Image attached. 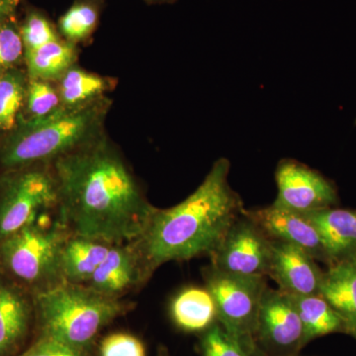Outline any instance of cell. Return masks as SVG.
Returning a JSON list of instances; mask_svg holds the SVG:
<instances>
[{"mask_svg":"<svg viewBox=\"0 0 356 356\" xmlns=\"http://www.w3.org/2000/svg\"><path fill=\"white\" fill-rule=\"evenodd\" d=\"M47 165L8 170L0 180V242L58 208L57 181Z\"/></svg>","mask_w":356,"mask_h":356,"instance_id":"52a82bcc","label":"cell"},{"mask_svg":"<svg viewBox=\"0 0 356 356\" xmlns=\"http://www.w3.org/2000/svg\"><path fill=\"white\" fill-rule=\"evenodd\" d=\"M26 92L27 83L18 70H11L0 76V133L17 127Z\"/></svg>","mask_w":356,"mask_h":356,"instance_id":"603a6c76","label":"cell"},{"mask_svg":"<svg viewBox=\"0 0 356 356\" xmlns=\"http://www.w3.org/2000/svg\"><path fill=\"white\" fill-rule=\"evenodd\" d=\"M277 196L273 205L297 213L336 207V184L317 170L294 159H282L275 172Z\"/></svg>","mask_w":356,"mask_h":356,"instance_id":"30bf717a","label":"cell"},{"mask_svg":"<svg viewBox=\"0 0 356 356\" xmlns=\"http://www.w3.org/2000/svg\"><path fill=\"white\" fill-rule=\"evenodd\" d=\"M21 0H0V24L13 19Z\"/></svg>","mask_w":356,"mask_h":356,"instance_id":"f546056e","label":"cell"},{"mask_svg":"<svg viewBox=\"0 0 356 356\" xmlns=\"http://www.w3.org/2000/svg\"><path fill=\"white\" fill-rule=\"evenodd\" d=\"M273 243L243 210L210 255L211 264L224 273L268 277Z\"/></svg>","mask_w":356,"mask_h":356,"instance_id":"ba28073f","label":"cell"},{"mask_svg":"<svg viewBox=\"0 0 356 356\" xmlns=\"http://www.w3.org/2000/svg\"><path fill=\"white\" fill-rule=\"evenodd\" d=\"M99 356H147L145 344L129 332H117L103 337Z\"/></svg>","mask_w":356,"mask_h":356,"instance_id":"83f0119b","label":"cell"},{"mask_svg":"<svg viewBox=\"0 0 356 356\" xmlns=\"http://www.w3.org/2000/svg\"><path fill=\"white\" fill-rule=\"evenodd\" d=\"M156 356H172L168 353V348H165V346H161V348L158 350V353H156Z\"/></svg>","mask_w":356,"mask_h":356,"instance_id":"4dcf8cb0","label":"cell"},{"mask_svg":"<svg viewBox=\"0 0 356 356\" xmlns=\"http://www.w3.org/2000/svg\"><path fill=\"white\" fill-rule=\"evenodd\" d=\"M41 216L0 242V274L32 294L65 282L60 261L70 233L58 219L47 224Z\"/></svg>","mask_w":356,"mask_h":356,"instance_id":"5b68a950","label":"cell"},{"mask_svg":"<svg viewBox=\"0 0 356 356\" xmlns=\"http://www.w3.org/2000/svg\"><path fill=\"white\" fill-rule=\"evenodd\" d=\"M50 165L58 185V219L70 234L113 245L142 235L156 207L105 138Z\"/></svg>","mask_w":356,"mask_h":356,"instance_id":"6da1fadb","label":"cell"},{"mask_svg":"<svg viewBox=\"0 0 356 356\" xmlns=\"http://www.w3.org/2000/svg\"><path fill=\"white\" fill-rule=\"evenodd\" d=\"M15 356H90L88 353L74 350L48 337H38L24 351Z\"/></svg>","mask_w":356,"mask_h":356,"instance_id":"f1b7e54d","label":"cell"},{"mask_svg":"<svg viewBox=\"0 0 356 356\" xmlns=\"http://www.w3.org/2000/svg\"><path fill=\"white\" fill-rule=\"evenodd\" d=\"M198 336L200 356H255L236 343L218 322Z\"/></svg>","mask_w":356,"mask_h":356,"instance_id":"d4e9b609","label":"cell"},{"mask_svg":"<svg viewBox=\"0 0 356 356\" xmlns=\"http://www.w3.org/2000/svg\"><path fill=\"white\" fill-rule=\"evenodd\" d=\"M19 29L25 54L62 38L58 28L47 15L38 10L29 11Z\"/></svg>","mask_w":356,"mask_h":356,"instance_id":"cb8c5ba5","label":"cell"},{"mask_svg":"<svg viewBox=\"0 0 356 356\" xmlns=\"http://www.w3.org/2000/svg\"><path fill=\"white\" fill-rule=\"evenodd\" d=\"M203 280L216 304L218 323L245 350L262 356L255 331L266 278L235 275L209 266L203 269Z\"/></svg>","mask_w":356,"mask_h":356,"instance_id":"8992f818","label":"cell"},{"mask_svg":"<svg viewBox=\"0 0 356 356\" xmlns=\"http://www.w3.org/2000/svg\"><path fill=\"white\" fill-rule=\"evenodd\" d=\"M25 57L24 44L20 29L13 19L0 24V76L14 70L18 62Z\"/></svg>","mask_w":356,"mask_h":356,"instance_id":"4316f807","label":"cell"},{"mask_svg":"<svg viewBox=\"0 0 356 356\" xmlns=\"http://www.w3.org/2000/svg\"><path fill=\"white\" fill-rule=\"evenodd\" d=\"M76 44L60 38L25 54L30 79L60 81L74 67L76 60Z\"/></svg>","mask_w":356,"mask_h":356,"instance_id":"ffe728a7","label":"cell"},{"mask_svg":"<svg viewBox=\"0 0 356 356\" xmlns=\"http://www.w3.org/2000/svg\"><path fill=\"white\" fill-rule=\"evenodd\" d=\"M147 3L156 4V3H168V2H173L175 0H145Z\"/></svg>","mask_w":356,"mask_h":356,"instance_id":"1f68e13d","label":"cell"},{"mask_svg":"<svg viewBox=\"0 0 356 356\" xmlns=\"http://www.w3.org/2000/svg\"><path fill=\"white\" fill-rule=\"evenodd\" d=\"M247 213L270 240L301 248L318 262H322L327 267L331 266L322 236L303 213L280 209L273 205L247 210Z\"/></svg>","mask_w":356,"mask_h":356,"instance_id":"8fae6325","label":"cell"},{"mask_svg":"<svg viewBox=\"0 0 356 356\" xmlns=\"http://www.w3.org/2000/svg\"><path fill=\"white\" fill-rule=\"evenodd\" d=\"M26 103L31 118L40 119L49 116L63 106L58 89L49 81L31 79L27 84Z\"/></svg>","mask_w":356,"mask_h":356,"instance_id":"484cf974","label":"cell"},{"mask_svg":"<svg viewBox=\"0 0 356 356\" xmlns=\"http://www.w3.org/2000/svg\"><path fill=\"white\" fill-rule=\"evenodd\" d=\"M149 280L132 241L113 245L86 285L106 296L122 299Z\"/></svg>","mask_w":356,"mask_h":356,"instance_id":"5bb4252c","label":"cell"},{"mask_svg":"<svg viewBox=\"0 0 356 356\" xmlns=\"http://www.w3.org/2000/svg\"><path fill=\"white\" fill-rule=\"evenodd\" d=\"M303 214L322 236L331 266L356 261V210L332 207Z\"/></svg>","mask_w":356,"mask_h":356,"instance_id":"9a60e30c","label":"cell"},{"mask_svg":"<svg viewBox=\"0 0 356 356\" xmlns=\"http://www.w3.org/2000/svg\"><path fill=\"white\" fill-rule=\"evenodd\" d=\"M37 337L64 343L89 353L100 332L131 306L88 285L63 282L33 294Z\"/></svg>","mask_w":356,"mask_h":356,"instance_id":"277c9868","label":"cell"},{"mask_svg":"<svg viewBox=\"0 0 356 356\" xmlns=\"http://www.w3.org/2000/svg\"><path fill=\"white\" fill-rule=\"evenodd\" d=\"M255 343L262 356H298L305 348L303 325L291 297L268 285L259 307Z\"/></svg>","mask_w":356,"mask_h":356,"instance_id":"9c48e42d","label":"cell"},{"mask_svg":"<svg viewBox=\"0 0 356 356\" xmlns=\"http://www.w3.org/2000/svg\"><path fill=\"white\" fill-rule=\"evenodd\" d=\"M173 325L180 331L200 334L218 322L214 298L205 286L180 290L170 304Z\"/></svg>","mask_w":356,"mask_h":356,"instance_id":"2e32d148","label":"cell"},{"mask_svg":"<svg viewBox=\"0 0 356 356\" xmlns=\"http://www.w3.org/2000/svg\"><path fill=\"white\" fill-rule=\"evenodd\" d=\"M109 102L100 98L77 107L62 106L44 118L21 122L0 149V165L8 170L51 165L102 135Z\"/></svg>","mask_w":356,"mask_h":356,"instance_id":"3957f363","label":"cell"},{"mask_svg":"<svg viewBox=\"0 0 356 356\" xmlns=\"http://www.w3.org/2000/svg\"><path fill=\"white\" fill-rule=\"evenodd\" d=\"M231 165L218 159L193 193L168 209H154L142 235L134 240L147 277L163 264L208 255L245 210L229 184Z\"/></svg>","mask_w":356,"mask_h":356,"instance_id":"7a4b0ae2","label":"cell"},{"mask_svg":"<svg viewBox=\"0 0 356 356\" xmlns=\"http://www.w3.org/2000/svg\"><path fill=\"white\" fill-rule=\"evenodd\" d=\"M58 92L60 102L65 107H77L102 98L103 93L109 88L106 79L72 67L60 77Z\"/></svg>","mask_w":356,"mask_h":356,"instance_id":"44dd1931","label":"cell"},{"mask_svg":"<svg viewBox=\"0 0 356 356\" xmlns=\"http://www.w3.org/2000/svg\"><path fill=\"white\" fill-rule=\"evenodd\" d=\"M103 0H76L58 22V31L65 41L76 44L88 40L99 22Z\"/></svg>","mask_w":356,"mask_h":356,"instance_id":"7402d4cb","label":"cell"},{"mask_svg":"<svg viewBox=\"0 0 356 356\" xmlns=\"http://www.w3.org/2000/svg\"><path fill=\"white\" fill-rule=\"evenodd\" d=\"M273 254L268 277L288 295L320 294L324 271L305 250L271 240Z\"/></svg>","mask_w":356,"mask_h":356,"instance_id":"4fadbf2b","label":"cell"},{"mask_svg":"<svg viewBox=\"0 0 356 356\" xmlns=\"http://www.w3.org/2000/svg\"><path fill=\"white\" fill-rule=\"evenodd\" d=\"M112 247L113 243L70 234L60 261L65 282L88 284Z\"/></svg>","mask_w":356,"mask_h":356,"instance_id":"e0dca14e","label":"cell"},{"mask_svg":"<svg viewBox=\"0 0 356 356\" xmlns=\"http://www.w3.org/2000/svg\"><path fill=\"white\" fill-rule=\"evenodd\" d=\"M320 295L343 318L348 334L356 339V261L327 266Z\"/></svg>","mask_w":356,"mask_h":356,"instance_id":"ac0fdd59","label":"cell"},{"mask_svg":"<svg viewBox=\"0 0 356 356\" xmlns=\"http://www.w3.org/2000/svg\"><path fill=\"white\" fill-rule=\"evenodd\" d=\"M289 296L303 325L304 346L327 334L336 332L348 334L343 318L320 294Z\"/></svg>","mask_w":356,"mask_h":356,"instance_id":"d6986e66","label":"cell"},{"mask_svg":"<svg viewBox=\"0 0 356 356\" xmlns=\"http://www.w3.org/2000/svg\"><path fill=\"white\" fill-rule=\"evenodd\" d=\"M298 356H303V355H299Z\"/></svg>","mask_w":356,"mask_h":356,"instance_id":"d6a6232c","label":"cell"},{"mask_svg":"<svg viewBox=\"0 0 356 356\" xmlns=\"http://www.w3.org/2000/svg\"><path fill=\"white\" fill-rule=\"evenodd\" d=\"M33 325L32 293L0 274V356L20 353Z\"/></svg>","mask_w":356,"mask_h":356,"instance_id":"7c38bea8","label":"cell"}]
</instances>
